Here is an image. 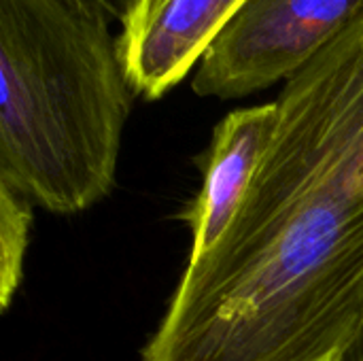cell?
I'll list each match as a JSON object with an SVG mask.
<instances>
[{
    "label": "cell",
    "instance_id": "obj_6",
    "mask_svg": "<svg viewBox=\"0 0 363 361\" xmlns=\"http://www.w3.org/2000/svg\"><path fill=\"white\" fill-rule=\"evenodd\" d=\"M32 202L0 183V306L9 309L23 279V262L32 230Z\"/></svg>",
    "mask_w": 363,
    "mask_h": 361
},
{
    "label": "cell",
    "instance_id": "obj_1",
    "mask_svg": "<svg viewBox=\"0 0 363 361\" xmlns=\"http://www.w3.org/2000/svg\"><path fill=\"white\" fill-rule=\"evenodd\" d=\"M255 179L143 361H338L363 321V11L285 81Z\"/></svg>",
    "mask_w": 363,
    "mask_h": 361
},
{
    "label": "cell",
    "instance_id": "obj_8",
    "mask_svg": "<svg viewBox=\"0 0 363 361\" xmlns=\"http://www.w3.org/2000/svg\"><path fill=\"white\" fill-rule=\"evenodd\" d=\"M338 361H363V321L359 330L355 332L353 340L349 343V347L338 357Z\"/></svg>",
    "mask_w": 363,
    "mask_h": 361
},
{
    "label": "cell",
    "instance_id": "obj_5",
    "mask_svg": "<svg viewBox=\"0 0 363 361\" xmlns=\"http://www.w3.org/2000/svg\"><path fill=\"white\" fill-rule=\"evenodd\" d=\"M277 123V104H255L228 113L215 128L202 162V185L183 219L191 232L189 260L208 253L230 228Z\"/></svg>",
    "mask_w": 363,
    "mask_h": 361
},
{
    "label": "cell",
    "instance_id": "obj_3",
    "mask_svg": "<svg viewBox=\"0 0 363 361\" xmlns=\"http://www.w3.org/2000/svg\"><path fill=\"white\" fill-rule=\"evenodd\" d=\"M362 11L363 0H247L200 60L191 87L234 100L289 81Z\"/></svg>",
    "mask_w": 363,
    "mask_h": 361
},
{
    "label": "cell",
    "instance_id": "obj_4",
    "mask_svg": "<svg viewBox=\"0 0 363 361\" xmlns=\"http://www.w3.org/2000/svg\"><path fill=\"white\" fill-rule=\"evenodd\" d=\"M247 0H166L138 30L119 32L125 77L145 100L177 87Z\"/></svg>",
    "mask_w": 363,
    "mask_h": 361
},
{
    "label": "cell",
    "instance_id": "obj_2",
    "mask_svg": "<svg viewBox=\"0 0 363 361\" xmlns=\"http://www.w3.org/2000/svg\"><path fill=\"white\" fill-rule=\"evenodd\" d=\"M132 89L89 0H0V183L74 215L117 183Z\"/></svg>",
    "mask_w": 363,
    "mask_h": 361
},
{
    "label": "cell",
    "instance_id": "obj_7",
    "mask_svg": "<svg viewBox=\"0 0 363 361\" xmlns=\"http://www.w3.org/2000/svg\"><path fill=\"white\" fill-rule=\"evenodd\" d=\"M89 2L102 9L111 21H117L121 26V32H134L166 0H89Z\"/></svg>",
    "mask_w": 363,
    "mask_h": 361
}]
</instances>
